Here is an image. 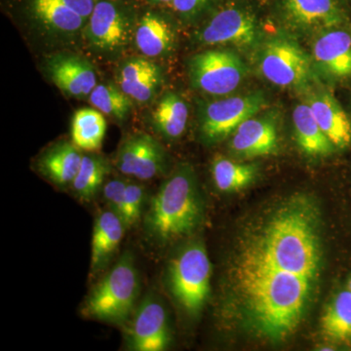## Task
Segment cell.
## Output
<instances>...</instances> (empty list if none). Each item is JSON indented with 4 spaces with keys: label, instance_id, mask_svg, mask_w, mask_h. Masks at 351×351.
<instances>
[{
    "label": "cell",
    "instance_id": "cell-1",
    "mask_svg": "<svg viewBox=\"0 0 351 351\" xmlns=\"http://www.w3.org/2000/svg\"><path fill=\"white\" fill-rule=\"evenodd\" d=\"M319 210L295 195L242 233L228 269L233 313L249 332L274 343L292 336L316 297L323 269Z\"/></svg>",
    "mask_w": 351,
    "mask_h": 351
},
{
    "label": "cell",
    "instance_id": "cell-2",
    "mask_svg": "<svg viewBox=\"0 0 351 351\" xmlns=\"http://www.w3.org/2000/svg\"><path fill=\"white\" fill-rule=\"evenodd\" d=\"M96 0H2L7 12L51 48V53L82 43Z\"/></svg>",
    "mask_w": 351,
    "mask_h": 351
},
{
    "label": "cell",
    "instance_id": "cell-3",
    "mask_svg": "<svg viewBox=\"0 0 351 351\" xmlns=\"http://www.w3.org/2000/svg\"><path fill=\"white\" fill-rule=\"evenodd\" d=\"M201 217L202 206L195 173L189 165H181L152 197L147 228L156 239L169 241L193 232Z\"/></svg>",
    "mask_w": 351,
    "mask_h": 351
},
{
    "label": "cell",
    "instance_id": "cell-4",
    "mask_svg": "<svg viewBox=\"0 0 351 351\" xmlns=\"http://www.w3.org/2000/svg\"><path fill=\"white\" fill-rule=\"evenodd\" d=\"M145 3V0H96L83 31V47L98 61H119L134 45L136 27Z\"/></svg>",
    "mask_w": 351,
    "mask_h": 351
},
{
    "label": "cell",
    "instance_id": "cell-5",
    "mask_svg": "<svg viewBox=\"0 0 351 351\" xmlns=\"http://www.w3.org/2000/svg\"><path fill=\"white\" fill-rule=\"evenodd\" d=\"M138 292V279L130 253H125L92 291L83 313L107 322L121 323L133 311Z\"/></svg>",
    "mask_w": 351,
    "mask_h": 351
},
{
    "label": "cell",
    "instance_id": "cell-6",
    "mask_svg": "<svg viewBox=\"0 0 351 351\" xmlns=\"http://www.w3.org/2000/svg\"><path fill=\"white\" fill-rule=\"evenodd\" d=\"M267 107V99L262 91L201 101L197 110L201 137L207 144L221 142L232 135L245 120Z\"/></svg>",
    "mask_w": 351,
    "mask_h": 351
},
{
    "label": "cell",
    "instance_id": "cell-7",
    "mask_svg": "<svg viewBox=\"0 0 351 351\" xmlns=\"http://www.w3.org/2000/svg\"><path fill=\"white\" fill-rule=\"evenodd\" d=\"M258 64L263 77L276 86L306 88L313 80V58L294 38L283 34L263 43Z\"/></svg>",
    "mask_w": 351,
    "mask_h": 351
},
{
    "label": "cell",
    "instance_id": "cell-8",
    "mask_svg": "<svg viewBox=\"0 0 351 351\" xmlns=\"http://www.w3.org/2000/svg\"><path fill=\"white\" fill-rule=\"evenodd\" d=\"M211 263L204 247L191 244L173 258L169 267L173 295L188 313L197 314L210 294Z\"/></svg>",
    "mask_w": 351,
    "mask_h": 351
},
{
    "label": "cell",
    "instance_id": "cell-9",
    "mask_svg": "<svg viewBox=\"0 0 351 351\" xmlns=\"http://www.w3.org/2000/svg\"><path fill=\"white\" fill-rule=\"evenodd\" d=\"M188 73L195 90L219 98L233 93L242 84L247 66L233 51L212 49L193 55L189 61Z\"/></svg>",
    "mask_w": 351,
    "mask_h": 351
},
{
    "label": "cell",
    "instance_id": "cell-10",
    "mask_svg": "<svg viewBox=\"0 0 351 351\" xmlns=\"http://www.w3.org/2000/svg\"><path fill=\"white\" fill-rule=\"evenodd\" d=\"M198 41L203 45H232L251 48L260 38L257 17L247 7L226 5L210 14L197 32Z\"/></svg>",
    "mask_w": 351,
    "mask_h": 351
},
{
    "label": "cell",
    "instance_id": "cell-11",
    "mask_svg": "<svg viewBox=\"0 0 351 351\" xmlns=\"http://www.w3.org/2000/svg\"><path fill=\"white\" fill-rule=\"evenodd\" d=\"M44 71L64 95L86 100L98 85V75L87 58L69 50L51 53L44 62Z\"/></svg>",
    "mask_w": 351,
    "mask_h": 351
},
{
    "label": "cell",
    "instance_id": "cell-12",
    "mask_svg": "<svg viewBox=\"0 0 351 351\" xmlns=\"http://www.w3.org/2000/svg\"><path fill=\"white\" fill-rule=\"evenodd\" d=\"M167 165V156L160 143L143 132L131 134L120 145L115 166L122 174L147 181L160 175Z\"/></svg>",
    "mask_w": 351,
    "mask_h": 351
},
{
    "label": "cell",
    "instance_id": "cell-13",
    "mask_svg": "<svg viewBox=\"0 0 351 351\" xmlns=\"http://www.w3.org/2000/svg\"><path fill=\"white\" fill-rule=\"evenodd\" d=\"M279 12L291 29L302 32L318 34L348 22L341 0H280Z\"/></svg>",
    "mask_w": 351,
    "mask_h": 351
},
{
    "label": "cell",
    "instance_id": "cell-14",
    "mask_svg": "<svg viewBox=\"0 0 351 351\" xmlns=\"http://www.w3.org/2000/svg\"><path fill=\"white\" fill-rule=\"evenodd\" d=\"M163 8L145 3L134 36V46L138 52L152 60L167 58L177 43V25Z\"/></svg>",
    "mask_w": 351,
    "mask_h": 351
},
{
    "label": "cell",
    "instance_id": "cell-15",
    "mask_svg": "<svg viewBox=\"0 0 351 351\" xmlns=\"http://www.w3.org/2000/svg\"><path fill=\"white\" fill-rule=\"evenodd\" d=\"M163 83L162 69L149 58H126L117 68V84L135 104L145 106L152 103Z\"/></svg>",
    "mask_w": 351,
    "mask_h": 351
},
{
    "label": "cell",
    "instance_id": "cell-16",
    "mask_svg": "<svg viewBox=\"0 0 351 351\" xmlns=\"http://www.w3.org/2000/svg\"><path fill=\"white\" fill-rule=\"evenodd\" d=\"M311 56L314 66L328 77H350L351 32L343 25L318 32L313 40Z\"/></svg>",
    "mask_w": 351,
    "mask_h": 351
},
{
    "label": "cell",
    "instance_id": "cell-17",
    "mask_svg": "<svg viewBox=\"0 0 351 351\" xmlns=\"http://www.w3.org/2000/svg\"><path fill=\"white\" fill-rule=\"evenodd\" d=\"M230 149L245 158L269 156L278 149L276 120L271 115H254L232 134Z\"/></svg>",
    "mask_w": 351,
    "mask_h": 351
},
{
    "label": "cell",
    "instance_id": "cell-18",
    "mask_svg": "<svg viewBox=\"0 0 351 351\" xmlns=\"http://www.w3.org/2000/svg\"><path fill=\"white\" fill-rule=\"evenodd\" d=\"M130 341L133 350L138 351H162L167 348L171 337L162 304L152 298L143 302L132 325Z\"/></svg>",
    "mask_w": 351,
    "mask_h": 351
},
{
    "label": "cell",
    "instance_id": "cell-19",
    "mask_svg": "<svg viewBox=\"0 0 351 351\" xmlns=\"http://www.w3.org/2000/svg\"><path fill=\"white\" fill-rule=\"evenodd\" d=\"M316 121L336 149L351 145V122L338 100L330 92H313L308 101Z\"/></svg>",
    "mask_w": 351,
    "mask_h": 351
},
{
    "label": "cell",
    "instance_id": "cell-20",
    "mask_svg": "<svg viewBox=\"0 0 351 351\" xmlns=\"http://www.w3.org/2000/svg\"><path fill=\"white\" fill-rule=\"evenodd\" d=\"M83 156L82 149L73 142H59L44 152L38 160V168L46 178L59 186H66L75 181Z\"/></svg>",
    "mask_w": 351,
    "mask_h": 351
},
{
    "label": "cell",
    "instance_id": "cell-21",
    "mask_svg": "<svg viewBox=\"0 0 351 351\" xmlns=\"http://www.w3.org/2000/svg\"><path fill=\"white\" fill-rule=\"evenodd\" d=\"M189 107L175 92L167 91L157 99L151 113L152 128L165 138L175 140L186 131Z\"/></svg>",
    "mask_w": 351,
    "mask_h": 351
},
{
    "label": "cell",
    "instance_id": "cell-22",
    "mask_svg": "<svg viewBox=\"0 0 351 351\" xmlns=\"http://www.w3.org/2000/svg\"><path fill=\"white\" fill-rule=\"evenodd\" d=\"M125 228L121 217L112 210L97 218L92 237V269H99L108 262L123 239Z\"/></svg>",
    "mask_w": 351,
    "mask_h": 351
},
{
    "label": "cell",
    "instance_id": "cell-23",
    "mask_svg": "<svg viewBox=\"0 0 351 351\" xmlns=\"http://www.w3.org/2000/svg\"><path fill=\"white\" fill-rule=\"evenodd\" d=\"M295 137L300 149L311 156H326L336 149L316 121L308 104H301L293 112Z\"/></svg>",
    "mask_w": 351,
    "mask_h": 351
},
{
    "label": "cell",
    "instance_id": "cell-24",
    "mask_svg": "<svg viewBox=\"0 0 351 351\" xmlns=\"http://www.w3.org/2000/svg\"><path fill=\"white\" fill-rule=\"evenodd\" d=\"M107 133V121L96 108H83L73 115L71 142L82 151H99Z\"/></svg>",
    "mask_w": 351,
    "mask_h": 351
},
{
    "label": "cell",
    "instance_id": "cell-25",
    "mask_svg": "<svg viewBox=\"0 0 351 351\" xmlns=\"http://www.w3.org/2000/svg\"><path fill=\"white\" fill-rule=\"evenodd\" d=\"M211 170L215 184L223 193L241 191L251 184L258 174L255 164L235 162L223 156L215 157Z\"/></svg>",
    "mask_w": 351,
    "mask_h": 351
},
{
    "label": "cell",
    "instance_id": "cell-26",
    "mask_svg": "<svg viewBox=\"0 0 351 351\" xmlns=\"http://www.w3.org/2000/svg\"><path fill=\"white\" fill-rule=\"evenodd\" d=\"M321 330L334 341H351V293L348 289L339 292L327 306L321 318Z\"/></svg>",
    "mask_w": 351,
    "mask_h": 351
},
{
    "label": "cell",
    "instance_id": "cell-27",
    "mask_svg": "<svg viewBox=\"0 0 351 351\" xmlns=\"http://www.w3.org/2000/svg\"><path fill=\"white\" fill-rule=\"evenodd\" d=\"M108 172L110 165L105 157L97 154L83 156L82 165L71 184L75 195L83 200H91L103 186Z\"/></svg>",
    "mask_w": 351,
    "mask_h": 351
},
{
    "label": "cell",
    "instance_id": "cell-28",
    "mask_svg": "<svg viewBox=\"0 0 351 351\" xmlns=\"http://www.w3.org/2000/svg\"><path fill=\"white\" fill-rule=\"evenodd\" d=\"M88 100L99 112L120 122L129 117L135 104L119 85L113 83H98Z\"/></svg>",
    "mask_w": 351,
    "mask_h": 351
},
{
    "label": "cell",
    "instance_id": "cell-29",
    "mask_svg": "<svg viewBox=\"0 0 351 351\" xmlns=\"http://www.w3.org/2000/svg\"><path fill=\"white\" fill-rule=\"evenodd\" d=\"M218 2L219 0H174L171 7L182 22L195 23L213 13Z\"/></svg>",
    "mask_w": 351,
    "mask_h": 351
},
{
    "label": "cell",
    "instance_id": "cell-30",
    "mask_svg": "<svg viewBox=\"0 0 351 351\" xmlns=\"http://www.w3.org/2000/svg\"><path fill=\"white\" fill-rule=\"evenodd\" d=\"M145 191L141 184L127 182L125 189V200H124V211L122 219L126 228L137 223L142 214L143 203H144Z\"/></svg>",
    "mask_w": 351,
    "mask_h": 351
},
{
    "label": "cell",
    "instance_id": "cell-31",
    "mask_svg": "<svg viewBox=\"0 0 351 351\" xmlns=\"http://www.w3.org/2000/svg\"><path fill=\"white\" fill-rule=\"evenodd\" d=\"M127 182L121 179H113L104 186V196L112 211L120 217L123 216L124 200Z\"/></svg>",
    "mask_w": 351,
    "mask_h": 351
},
{
    "label": "cell",
    "instance_id": "cell-32",
    "mask_svg": "<svg viewBox=\"0 0 351 351\" xmlns=\"http://www.w3.org/2000/svg\"><path fill=\"white\" fill-rule=\"evenodd\" d=\"M145 1L152 6L167 7L172 6L174 0H145Z\"/></svg>",
    "mask_w": 351,
    "mask_h": 351
},
{
    "label": "cell",
    "instance_id": "cell-33",
    "mask_svg": "<svg viewBox=\"0 0 351 351\" xmlns=\"http://www.w3.org/2000/svg\"><path fill=\"white\" fill-rule=\"evenodd\" d=\"M346 289L351 293V278L348 280V286H346Z\"/></svg>",
    "mask_w": 351,
    "mask_h": 351
}]
</instances>
